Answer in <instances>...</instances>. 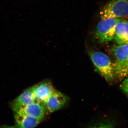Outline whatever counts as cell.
I'll return each instance as SVG.
<instances>
[{"label":"cell","instance_id":"obj_1","mask_svg":"<svg viewBox=\"0 0 128 128\" xmlns=\"http://www.w3.org/2000/svg\"><path fill=\"white\" fill-rule=\"evenodd\" d=\"M87 51L97 71L107 82H112L115 76L113 64L109 57L100 51L89 49Z\"/></svg>","mask_w":128,"mask_h":128},{"label":"cell","instance_id":"obj_2","mask_svg":"<svg viewBox=\"0 0 128 128\" xmlns=\"http://www.w3.org/2000/svg\"><path fill=\"white\" fill-rule=\"evenodd\" d=\"M121 18L102 19L97 25L94 34V38L100 43H106L114 39L117 24Z\"/></svg>","mask_w":128,"mask_h":128},{"label":"cell","instance_id":"obj_3","mask_svg":"<svg viewBox=\"0 0 128 128\" xmlns=\"http://www.w3.org/2000/svg\"><path fill=\"white\" fill-rule=\"evenodd\" d=\"M128 14V0H112L100 12L101 19L120 18Z\"/></svg>","mask_w":128,"mask_h":128},{"label":"cell","instance_id":"obj_4","mask_svg":"<svg viewBox=\"0 0 128 128\" xmlns=\"http://www.w3.org/2000/svg\"><path fill=\"white\" fill-rule=\"evenodd\" d=\"M11 106L14 113L25 114L41 121L46 113L44 104L36 101L25 105H18L12 102Z\"/></svg>","mask_w":128,"mask_h":128},{"label":"cell","instance_id":"obj_5","mask_svg":"<svg viewBox=\"0 0 128 128\" xmlns=\"http://www.w3.org/2000/svg\"><path fill=\"white\" fill-rule=\"evenodd\" d=\"M68 100L67 96L54 89L51 96L44 104L46 112L52 113L60 110L65 106Z\"/></svg>","mask_w":128,"mask_h":128},{"label":"cell","instance_id":"obj_6","mask_svg":"<svg viewBox=\"0 0 128 128\" xmlns=\"http://www.w3.org/2000/svg\"><path fill=\"white\" fill-rule=\"evenodd\" d=\"M35 101L44 104L54 90L52 83L44 80L33 86Z\"/></svg>","mask_w":128,"mask_h":128},{"label":"cell","instance_id":"obj_7","mask_svg":"<svg viewBox=\"0 0 128 128\" xmlns=\"http://www.w3.org/2000/svg\"><path fill=\"white\" fill-rule=\"evenodd\" d=\"M14 118L17 128H34L38 126L41 120L21 114L14 113Z\"/></svg>","mask_w":128,"mask_h":128},{"label":"cell","instance_id":"obj_8","mask_svg":"<svg viewBox=\"0 0 128 128\" xmlns=\"http://www.w3.org/2000/svg\"><path fill=\"white\" fill-rule=\"evenodd\" d=\"M114 39L119 45L128 44V21L121 20L117 24Z\"/></svg>","mask_w":128,"mask_h":128},{"label":"cell","instance_id":"obj_9","mask_svg":"<svg viewBox=\"0 0 128 128\" xmlns=\"http://www.w3.org/2000/svg\"><path fill=\"white\" fill-rule=\"evenodd\" d=\"M110 52L115 59L114 63L125 62L128 60V44L112 46Z\"/></svg>","mask_w":128,"mask_h":128},{"label":"cell","instance_id":"obj_10","mask_svg":"<svg viewBox=\"0 0 128 128\" xmlns=\"http://www.w3.org/2000/svg\"><path fill=\"white\" fill-rule=\"evenodd\" d=\"M33 86L24 91L13 101L14 103L18 105H25L35 102Z\"/></svg>","mask_w":128,"mask_h":128},{"label":"cell","instance_id":"obj_11","mask_svg":"<svg viewBox=\"0 0 128 128\" xmlns=\"http://www.w3.org/2000/svg\"><path fill=\"white\" fill-rule=\"evenodd\" d=\"M113 64L115 76L122 79L128 76V60L122 63Z\"/></svg>","mask_w":128,"mask_h":128},{"label":"cell","instance_id":"obj_12","mask_svg":"<svg viewBox=\"0 0 128 128\" xmlns=\"http://www.w3.org/2000/svg\"><path fill=\"white\" fill-rule=\"evenodd\" d=\"M120 88L128 98V77L123 81L120 86Z\"/></svg>","mask_w":128,"mask_h":128}]
</instances>
